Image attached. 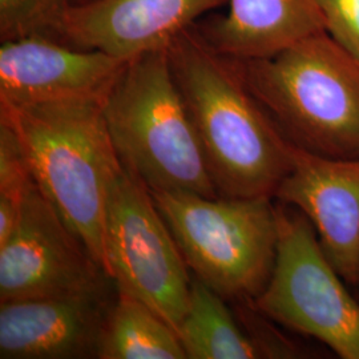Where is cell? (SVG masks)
Instances as JSON below:
<instances>
[{
  "label": "cell",
  "instance_id": "6da1fadb",
  "mask_svg": "<svg viewBox=\"0 0 359 359\" xmlns=\"http://www.w3.org/2000/svg\"><path fill=\"white\" fill-rule=\"evenodd\" d=\"M219 197H271L293 163V145L249 90L241 60L216 51L196 25L168 46Z\"/></svg>",
  "mask_w": 359,
  "mask_h": 359
},
{
  "label": "cell",
  "instance_id": "7a4b0ae2",
  "mask_svg": "<svg viewBox=\"0 0 359 359\" xmlns=\"http://www.w3.org/2000/svg\"><path fill=\"white\" fill-rule=\"evenodd\" d=\"M16 130L31 176L67 226L105 270V212L121 163L95 102L0 107Z\"/></svg>",
  "mask_w": 359,
  "mask_h": 359
},
{
  "label": "cell",
  "instance_id": "3957f363",
  "mask_svg": "<svg viewBox=\"0 0 359 359\" xmlns=\"http://www.w3.org/2000/svg\"><path fill=\"white\" fill-rule=\"evenodd\" d=\"M241 65L249 90L293 147L358 158L359 60L326 29Z\"/></svg>",
  "mask_w": 359,
  "mask_h": 359
},
{
  "label": "cell",
  "instance_id": "277c9868",
  "mask_svg": "<svg viewBox=\"0 0 359 359\" xmlns=\"http://www.w3.org/2000/svg\"><path fill=\"white\" fill-rule=\"evenodd\" d=\"M103 112L121 165L149 191L219 197L173 77L168 48L129 60Z\"/></svg>",
  "mask_w": 359,
  "mask_h": 359
},
{
  "label": "cell",
  "instance_id": "5b68a950",
  "mask_svg": "<svg viewBox=\"0 0 359 359\" xmlns=\"http://www.w3.org/2000/svg\"><path fill=\"white\" fill-rule=\"evenodd\" d=\"M149 192L196 278L226 301L248 304L262 293L277 256L274 198Z\"/></svg>",
  "mask_w": 359,
  "mask_h": 359
},
{
  "label": "cell",
  "instance_id": "8992f818",
  "mask_svg": "<svg viewBox=\"0 0 359 359\" xmlns=\"http://www.w3.org/2000/svg\"><path fill=\"white\" fill-rule=\"evenodd\" d=\"M278 243L269 283L252 302L257 311L317 339L342 359H359V302L325 256L308 217L277 203Z\"/></svg>",
  "mask_w": 359,
  "mask_h": 359
},
{
  "label": "cell",
  "instance_id": "52a82bcc",
  "mask_svg": "<svg viewBox=\"0 0 359 359\" xmlns=\"http://www.w3.org/2000/svg\"><path fill=\"white\" fill-rule=\"evenodd\" d=\"M105 271L120 293L148 305L177 332L192 280L149 189L121 167L108 193Z\"/></svg>",
  "mask_w": 359,
  "mask_h": 359
},
{
  "label": "cell",
  "instance_id": "ba28073f",
  "mask_svg": "<svg viewBox=\"0 0 359 359\" xmlns=\"http://www.w3.org/2000/svg\"><path fill=\"white\" fill-rule=\"evenodd\" d=\"M111 280L32 179L18 224L0 245V302L75 293Z\"/></svg>",
  "mask_w": 359,
  "mask_h": 359
},
{
  "label": "cell",
  "instance_id": "9c48e42d",
  "mask_svg": "<svg viewBox=\"0 0 359 359\" xmlns=\"http://www.w3.org/2000/svg\"><path fill=\"white\" fill-rule=\"evenodd\" d=\"M129 60L44 36L1 41L0 107L105 103Z\"/></svg>",
  "mask_w": 359,
  "mask_h": 359
},
{
  "label": "cell",
  "instance_id": "30bf717a",
  "mask_svg": "<svg viewBox=\"0 0 359 359\" xmlns=\"http://www.w3.org/2000/svg\"><path fill=\"white\" fill-rule=\"evenodd\" d=\"M114 280L67 294L0 302V358H99Z\"/></svg>",
  "mask_w": 359,
  "mask_h": 359
},
{
  "label": "cell",
  "instance_id": "8fae6325",
  "mask_svg": "<svg viewBox=\"0 0 359 359\" xmlns=\"http://www.w3.org/2000/svg\"><path fill=\"white\" fill-rule=\"evenodd\" d=\"M274 200L308 217L334 269L359 286V157L327 158L293 147Z\"/></svg>",
  "mask_w": 359,
  "mask_h": 359
},
{
  "label": "cell",
  "instance_id": "7c38bea8",
  "mask_svg": "<svg viewBox=\"0 0 359 359\" xmlns=\"http://www.w3.org/2000/svg\"><path fill=\"white\" fill-rule=\"evenodd\" d=\"M228 0H87L65 15L60 43L132 60L168 48L203 15Z\"/></svg>",
  "mask_w": 359,
  "mask_h": 359
},
{
  "label": "cell",
  "instance_id": "4fadbf2b",
  "mask_svg": "<svg viewBox=\"0 0 359 359\" xmlns=\"http://www.w3.org/2000/svg\"><path fill=\"white\" fill-rule=\"evenodd\" d=\"M229 13L196 27L206 41L238 60L270 57L313 34L325 31L317 0H228Z\"/></svg>",
  "mask_w": 359,
  "mask_h": 359
},
{
  "label": "cell",
  "instance_id": "5bb4252c",
  "mask_svg": "<svg viewBox=\"0 0 359 359\" xmlns=\"http://www.w3.org/2000/svg\"><path fill=\"white\" fill-rule=\"evenodd\" d=\"M188 359L265 358L256 338L236 321L226 299L194 278L188 310L177 327Z\"/></svg>",
  "mask_w": 359,
  "mask_h": 359
},
{
  "label": "cell",
  "instance_id": "9a60e30c",
  "mask_svg": "<svg viewBox=\"0 0 359 359\" xmlns=\"http://www.w3.org/2000/svg\"><path fill=\"white\" fill-rule=\"evenodd\" d=\"M185 358L179 334L165 320L142 301L117 293L99 359Z\"/></svg>",
  "mask_w": 359,
  "mask_h": 359
},
{
  "label": "cell",
  "instance_id": "2e32d148",
  "mask_svg": "<svg viewBox=\"0 0 359 359\" xmlns=\"http://www.w3.org/2000/svg\"><path fill=\"white\" fill-rule=\"evenodd\" d=\"M32 176L20 139L0 117V245L11 236L20 216Z\"/></svg>",
  "mask_w": 359,
  "mask_h": 359
},
{
  "label": "cell",
  "instance_id": "e0dca14e",
  "mask_svg": "<svg viewBox=\"0 0 359 359\" xmlns=\"http://www.w3.org/2000/svg\"><path fill=\"white\" fill-rule=\"evenodd\" d=\"M75 0H0V43L44 36L60 41L65 15Z\"/></svg>",
  "mask_w": 359,
  "mask_h": 359
},
{
  "label": "cell",
  "instance_id": "ac0fdd59",
  "mask_svg": "<svg viewBox=\"0 0 359 359\" xmlns=\"http://www.w3.org/2000/svg\"><path fill=\"white\" fill-rule=\"evenodd\" d=\"M326 31L359 60V0H317Z\"/></svg>",
  "mask_w": 359,
  "mask_h": 359
}]
</instances>
